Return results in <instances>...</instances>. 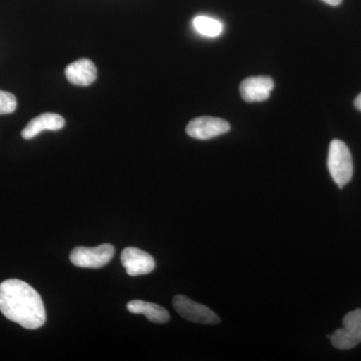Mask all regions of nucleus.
Returning a JSON list of instances; mask_svg holds the SVG:
<instances>
[{
  "label": "nucleus",
  "instance_id": "f257e3e1",
  "mask_svg": "<svg viewBox=\"0 0 361 361\" xmlns=\"http://www.w3.org/2000/svg\"><path fill=\"white\" fill-rule=\"evenodd\" d=\"M0 311L23 329H37L47 320L42 297L30 284L8 279L0 284Z\"/></svg>",
  "mask_w": 361,
  "mask_h": 361
},
{
  "label": "nucleus",
  "instance_id": "f03ea898",
  "mask_svg": "<svg viewBox=\"0 0 361 361\" xmlns=\"http://www.w3.org/2000/svg\"><path fill=\"white\" fill-rule=\"evenodd\" d=\"M327 166L332 179L339 188L348 184L353 175V157L345 142L334 140L330 142Z\"/></svg>",
  "mask_w": 361,
  "mask_h": 361
},
{
  "label": "nucleus",
  "instance_id": "7ed1b4c3",
  "mask_svg": "<svg viewBox=\"0 0 361 361\" xmlns=\"http://www.w3.org/2000/svg\"><path fill=\"white\" fill-rule=\"evenodd\" d=\"M343 327L330 336L332 345L337 349H353L361 342V310L350 311L342 320Z\"/></svg>",
  "mask_w": 361,
  "mask_h": 361
},
{
  "label": "nucleus",
  "instance_id": "20e7f679",
  "mask_svg": "<svg viewBox=\"0 0 361 361\" xmlns=\"http://www.w3.org/2000/svg\"><path fill=\"white\" fill-rule=\"evenodd\" d=\"M115 255V248L111 244H102L94 248L77 247L71 252V262L78 267L99 269L108 264Z\"/></svg>",
  "mask_w": 361,
  "mask_h": 361
},
{
  "label": "nucleus",
  "instance_id": "39448f33",
  "mask_svg": "<svg viewBox=\"0 0 361 361\" xmlns=\"http://www.w3.org/2000/svg\"><path fill=\"white\" fill-rule=\"evenodd\" d=\"M173 306L183 318L199 324H217L219 316L216 315L210 308L195 302L184 295H177L173 299Z\"/></svg>",
  "mask_w": 361,
  "mask_h": 361
},
{
  "label": "nucleus",
  "instance_id": "423d86ee",
  "mask_svg": "<svg viewBox=\"0 0 361 361\" xmlns=\"http://www.w3.org/2000/svg\"><path fill=\"white\" fill-rule=\"evenodd\" d=\"M227 121L213 116H200L188 123L186 132L189 137L196 140H210L229 132Z\"/></svg>",
  "mask_w": 361,
  "mask_h": 361
},
{
  "label": "nucleus",
  "instance_id": "0eeeda50",
  "mask_svg": "<svg viewBox=\"0 0 361 361\" xmlns=\"http://www.w3.org/2000/svg\"><path fill=\"white\" fill-rule=\"evenodd\" d=\"M121 261L126 272L133 277L149 274L156 267L155 260L149 253L135 247L123 249Z\"/></svg>",
  "mask_w": 361,
  "mask_h": 361
},
{
  "label": "nucleus",
  "instance_id": "6e6552de",
  "mask_svg": "<svg viewBox=\"0 0 361 361\" xmlns=\"http://www.w3.org/2000/svg\"><path fill=\"white\" fill-rule=\"evenodd\" d=\"M274 89V82L269 77H251L240 85V94L248 103L266 101Z\"/></svg>",
  "mask_w": 361,
  "mask_h": 361
},
{
  "label": "nucleus",
  "instance_id": "1a4fd4ad",
  "mask_svg": "<svg viewBox=\"0 0 361 361\" xmlns=\"http://www.w3.org/2000/svg\"><path fill=\"white\" fill-rule=\"evenodd\" d=\"M65 125V118L58 114H42L27 123L21 132V137L25 140H32L44 130H59L63 129Z\"/></svg>",
  "mask_w": 361,
  "mask_h": 361
},
{
  "label": "nucleus",
  "instance_id": "9d476101",
  "mask_svg": "<svg viewBox=\"0 0 361 361\" xmlns=\"http://www.w3.org/2000/svg\"><path fill=\"white\" fill-rule=\"evenodd\" d=\"M66 77L71 84L87 87L97 78V68L89 59H80L66 66Z\"/></svg>",
  "mask_w": 361,
  "mask_h": 361
},
{
  "label": "nucleus",
  "instance_id": "9b49d317",
  "mask_svg": "<svg viewBox=\"0 0 361 361\" xmlns=\"http://www.w3.org/2000/svg\"><path fill=\"white\" fill-rule=\"evenodd\" d=\"M127 308L130 312L135 314H144L149 322L159 323V324H163L170 320L168 311L158 304L142 300H132L127 304Z\"/></svg>",
  "mask_w": 361,
  "mask_h": 361
},
{
  "label": "nucleus",
  "instance_id": "f8f14e48",
  "mask_svg": "<svg viewBox=\"0 0 361 361\" xmlns=\"http://www.w3.org/2000/svg\"><path fill=\"white\" fill-rule=\"evenodd\" d=\"M193 25L197 32L207 37H219L223 32L222 23L210 16H197L194 18Z\"/></svg>",
  "mask_w": 361,
  "mask_h": 361
},
{
  "label": "nucleus",
  "instance_id": "ddd939ff",
  "mask_svg": "<svg viewBox=\"0 0 361 361\" xmlns=\"http://www.w3.org/2000/svg\"><path fill=\"white\" fill-rule=\"evenodd\" d=\"M16 106L18 103H16V97L11 92L0 90V115L13 113Z\"/></svg>",
  "mask_w": 361,
  "mask_h": 361
},
{
  "label": "nucleus",
  "instance_id": "4468645a",
  "mask_svg": "<svg viewBox=\"0 0 361 361\" xmlns=\"http://www.w3.org/2000/svg\"><path fill=\"white\" fill-rule=\"evenodd\" d=\"M325 4H329L331 6H337L341 4L342 0H322Z\"/></svg>",
  "mask_w": 361,
  "mask_h": 361
},
{
  "label": "nucleus",
  "instance_id": "2eb2a0df",
  "mask_svg": "<svg viewBox=\"0 0 361 361\" xmlns=\"http://www.w3.org/2000/svg\"><path fill=\"white\" fill-rule=\"evenodd\" d=\"M355 106L358 111H361V94H358L357 97H356L355 101Z\"/></svg>",
  "mask_w": 361,
  "mask_h": 361
}]
</instances>
